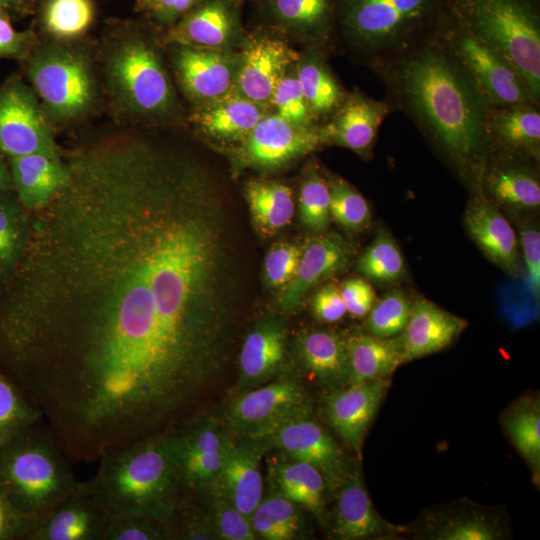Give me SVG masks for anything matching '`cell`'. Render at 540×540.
<instances>
[{
    "instance_id": "54",
    "label": "cell",
    "mask_w": 540,
    "mask_h": 540,
    "mask_svg": "<svg viewBox=\"0 0 540 540\" xmlns=\"http://www.w3.org/2000/svg\"><path fill=\"white\" fill-rule=\"evenodd\" d=\"M203 1L204 0H174L155 23L165 27H171Z\"/></svg>"
},
{
    "instance_id": "26",
    "label": "cell",
    "mask_w": 540,
    "mask_h": 540,
    "mask_svg": "<svg viewBox=\"0 0 540 540\" xmlns=\"http://www.w3.org/2000/svg\"><path fill=\"white\" fill-rule=\"evenodd\" d=\"M486 131L490 146L497 144L506 152L539 160L540 112L535 103L490 106Z\"/></svg>"
},
{
    "instance_id": "30",
    "label": "cell",
    "mask_w": 540,
    "mask_h": 540,
    "mask_svg": "<svg viewBox=\"0 0 540 540\" xmlns=\"http://www.w3.org/2000/svg\"><path fill=\"white\" fill-rule=\"evenodd\" d=\"M346 352L347 386L389 379L403 364L397 336L379 338L371 334H353L346 337Z\"/></svg>"
},
{
    "instance_id": "9",
    "label": "cell",
    "mask_w": 540,
    "mask_h": 540,
    "mask_svg": "<svg viewBox=\"0 0 540 540\" xmlns=\"http://www.w3.org/2000/svg\"><path fill=\"white\" fill-rule=\"evenodd\" d=\"M308 415H312V403L307 390L285 372L237 394L226 410L224 424L236 437L260 439L279 425Z\"/></svg>"
},
{
    "instance_id": "34",
    "label": "cell",
    "mask_w": 540,
    "mask_h": 540,
    "mask_svg": "<svg viewBox=\"0 0 540 540\" xmlns=\"http://www.w3.org/2000/svg\"><path fill=\"white\" fill-rule=\"evenodd\" d=\"M501 424L507 437L525 459L534 479L540 474V403L534 395L514 401L503 413Z\"/></svg>"
},
{
    "instance_id": "1",
    "label": "cell",
    "mask_w": 540,
    "mask_h": 540,
    "mask_svg": "<svg viewBox=\"0 0 540 540\" xmlns=\"http://www.w3.org/2000/svg\"><path fill=\"white\" fill-rule=\"evenodd\" d=\"M399 101L463 171L482 173L490 146V107L478 87L435 37L401 56L386 72Z\"/></svg>"
},
{
    "instance_id": "24",
    "label": "cell",
    "mask_w": 540,
    "mask_h": 540,
    "mask_svg": "<svg viewBox=\"0 0 540 540\" xmlns=\"http://www.w3.org/2000/svg\"><path fill=\"white\" fill-rule=\"evenodd\" d=\"M464 224L489 260L505 271H517V236L496 203L484 196L473 198L465 210Z\"/></svg>"
},
{
    "instance_id": "16",
    "label": "cell",
    "mask_w": 540,
    "mask_h": 540,
    "mask_svg": "<svg viewBox=\"0 0 540 540\" xmlns=\"http://www.w3.org/2000/svg\"><path fill=\"white\" fill-rule=\"evenodd\" d=\"M388 384L389 379H383L349 385L328 391L324 399V412L330 426L356 451L361 450Z\"/></svg>"
},
{
    "instance_id": "25",
    "label": "cell",
    "mask_w": 540,
    "mask_h": 540,
    "mask_svg": "<svg viewBox=\"0 0 540 540\" xmlns=\"http://www.w3.org/2000/svg\"><path fill=\"white\" fill-rule=\"evenodd\" d=\"M295 350L302 368L328 391L347 386L346 337L332 330L298 334Z\"/></svg>"
},
{
    "instance_id": "22",
    "label": "cell",
    "mask_w": 540,
    "mask_h": 540,
    "mask_svg": "<svg viewBox=\"0 0 540 540\" xmlns=\"http://www.w3.org/2000/svg\"><path fill=\"white\" fill-rule=\"evenodd\" d=\"M466 321L427 300L413 303L403 331L397 336L406 363L450 345L465 329Z\"/></svg>"
},
{
    "instance_id": "33",
    "label": "cell",
    "mask_w": 540,
    "mask_h": 540,
    "mask_svg": "<svg viewBox=\"0 0 540 540\" xmlns=\"http://www.w3.org/2000/svg\"><path fill=\"white\" fill-rule=\"evenodd\" d=\"M245 192L252 222L261 235H274L291 222L295 205L288 186L254 179L247 183Z\"/></svg>"
},
{
    "instance_id": "43",
    "label": "cell",
    "mask_w": 540,
    "mask_h": 540,
    "mask_svg": "<svg viewBox=\"0 0 540 540\" xmlns=\"http://www.w3.org/2000/svg\"><path fill=\"white\" fill-rule=\"evenodd\" d=\"M330 215L340 226L350 231H359L370 220L371 212L367 200L341 178L329 184Z\"/></svg>"
},
{
    "instance_id": "21",
    "label": "cell",
    "mask_w": 540,
    "mask_h": 540,
    "mask_svg": "<svg viewBox=\"0 0 540 540\" xmlns=\"http://www.w3.org/2000/svg\"><path fill=\"white\" fill-rule=\"evenodd\" d=\"M389 105L361 92L345 97L331 122L320 128L323 143L341 146L359 154L371 149Z\"/></svg>"
},
{
    "instance_id": "55",
    "label": "cell",
    "mask_w": 540,
    "mask_h": 540,
    "mask_svg": "<svg viewBox=\"0 0 540 540\" xmlns=\"http://www.w3.org/2000/svg\"><path fill=\"white\" fill-rule=\"evenodd\" d=\"M174 0H136V10L146 14L156 21L172 4Z\"/></svg>"
},
{
    "instance_id": "39",
    "label": "cell",
    "mask_w": 540,
    "mask_h": 540,
    "mask_svg": "<svg viewBox=\"0 0 540 540\" xmlns=\"http://www.w3.org/2000/svg\"><path fill=\"white\" fill-rule=\"evenodd\" d=\"M357 270L365 277L380 283L399 280L405 273V261L392 236L380 230L373 242L362 253Z\"/></svg>"
},
{
    "instance_id": "44",
    "label": "cell",
    "mask_w": 540,
    "mask_h": 540,
    "mask_svg": "<svg viewBox=\"0 0 540 540\" xmlns=\"http://www.w3.org/2000/svg\"><path fill=\"white\" fill-rule=\"evenodd\" d=\"M168 539H174L169 520L139 514L109 517L103 538V540Z\"/></svg>"
},
{
    "instance_id": "2",
    "label": "cell",
    "mask_w": 540,
    "mask_h": 540,
    "mask_svg": "<svg viewBox=\"0 0 540 540\" xmlns=\"http://www.w3.org/2000/svg\"><path fill=\"white\" fill-rule=\"evenodd\" d=\"M83 487L109 517L139 514L171 519L184 496L169 431L103 453Z\"/></svg>"
},
{
    "instance_id": "47",
    "label": "cell",
    "mask_w": 540,
    "mask_h": 540,
    "mask_svg": "<svg viewBox=\"0 0 540 540\" xmlns=\"http://www.w3.org/2000/svg\"><path fill=\"white\" fill-rule=\"evenodd\" d=\"M439 540H495L502 538L498 526L482 515H460L447 519L435 532Z\"/></svg>"
},
{
    "instance_id": "37",
    "label": "cell",
    "mask_w": 540,
    "mask_h": 540,
    "mask_svg": "<svg viewBox=\"0 0 540 540\" xmlns=\"http://www.w3.org/2000/svg\"><path fill=\"white\" fill-rule=\"evenodd\" d=\"M296 76L312 115L330 114L345 99L339 84L317 56H309L301 61Z\"/></svg>"
},
{
    "instance_id": "20",
    "label": "cell",
    "mask_w": 540,
    "mask_h": 540,
    "mask_svg": "<svg viewBox=\"0 0 540 540\" xmlns=\"http://www.w3.org/2000/svg\"><path fill=\"white\" fill-rule=\"evenodd\" d=\"M240 0H204L169 27V43L219 49L238 33Z\"/></svg>"
},
{
    "instance_id": "40",
    "label": "cell",
    "mask_w": 540,
    "mask_h": 540,
    "mask_svg": "<svg viewBox=\"0 0 540 540\" xmlns=\"http://www.w3.org/2000/svg\"><path fill=\"white\" fill-rule=\"evenodd\" d=\"M299 219L314 233L324 231L330 222L329 184L314 167H309L301 182L298 197Z\"/></svg>"
},
{
    "instance_id": "12",
    "label": "cell",
    "mask_w": 540,
    "mask_h": 540,
    "mask_svg": "<svg viewBox=\"0 0 540 540\" xmlns=\"http://www.w3.org/2000/svg\"><path fill=\"white\" fill-rule=\"evenodd\" d=\"M323 144L320 128L295 125L278 114L264 116L244 138L241 162L253 168L276 169Z\"/></svg>"
},
{
    "instance_id": "52",
    "label": "cell",
    "mask_w": 540,
    "mask_h": 540,
    "mask_svg": "<svg viewBox=\"0 0 540 540\" xmlns=\"http://www.w3.org/2000/svg\"><path fill=\"white\" fill-rule=\"evenodd\" d=\"M314 317L323 323H334L341 320L347 313L340 288L329 284L320 288L312 299Z\"/></svg>"
},
{
    "instance_id": "17",
    "label": "cell",
    "mask_w": 540,
    "mask_h": 540,
    "mask_svg": "<svg viewBox=\"0 0 540 540\" xmlns=\"http://www.w3.org/2000/svg\"><path fill=\"white\" fill-rule=\"evenodd\" d=\"M248 43L235 81L239 94L262 105L271 101L278 82L294 60V52L282 39L268 35L253 37Z\"/></svg>"
},
{
    "instance_id": "56",
    "label": "cell",
    "mask_w": 540,
    "mask_h": 540,
    "mask_svg": "<svg viewBox=\"0 0 540 540\" xmlns=\"http://www.w3.org/2000/svg\"><path fill=\"white\" fill-rule=\"evenodd\" d=\"M30 5L27 0H0V11L11 17L25 13Z\"/></svg>"
},
{
    "instance_id": "36",
    "label": "cell",
    "mask_w": 540,
    "mask_h": 540,
    "mask_svg": "<svg viewBox=\"0 0 540 540\" xmlns=\"http://www.w3.org/2000/svg\"><path fill=\"white\" fill-rule=\"evenodd\" d=\"M299 506L285 498L276 489L262 496L249 516L256 538L264 540H291L303 530Z\"/></svg>"
},
{
    "instance_id": "11",
    "label": "cell",
    "mask_w": 540,
    "mask_h": 540,
    "mask_svg": "<svg viewBox=\"0 0 540 540\" xmlns=\"http://www.w3.org/2000/svg\"><path fill=\"white\" fill-rule=\"evenodd\" d=\"M259 440L268 448H278L286 456L315 467L330 489H338L350 473L343 451L312 415L289 420Z\"/></svg>"
},
{
    "instance_id": "49",
    "label": "cell",
    "mask_w": 540,
    "mask_h": 540,
    "mask_svg": "<svg viewBox=\"0 0 540 540\" xmlns=\"http://www.w3.org/2000/svg\"><path fill=\"white\" fill-rule=\"evenodd\" d=\"M11 17L0 11V58L24 60L38 42L32 30L17 31Z\"/></svg>"
},
{
    "instance_id": "10",
    "label": "cell",
    "mask_w": 540,
    "mask_h": 540,
    "mask_svg": "<svg viewBox=\"0 0 540 540\" xmlns=\"http://www.w3.org/2000/svg\"><path fill=\"white\" fill-rule=\"evenodd\" d=\"M51 125L36 94L19 76L0 86V154L60 155Z\"/></svg>"
},
{
    "instance_id": "15",
    "label": "cell",
    "mask_w": 540,
    "mask_h": 540,
    "mask_svg": "<svg viewBox=\"0 0 540 540\" xmlns=\"http://www.w3.org/2000/svg\"><path fill=\"white\" fill-rule=\"evenodd\" d=\"M286 353L284 320L274 315L263 318L243 341L236 393L264 385L285 373Z\"/></svg>"
},
{
    "instance_id": "5",
    "label": "cell",
    "mask_w": 540,
    "mask_h": 540,
    "mask_svg": "<svg viewBox=\"0 0 540 540\" xmlns=\"http://www.w3.org/2000/svg\"><path fill=\"white\" fill-rule=\"evenodd\" d=\"M454 16L503 55L530 97L540 96V13L536 0H447Z\"/></svg>"
},
{
    "instance_id": "50",
    "label": "cell",
    "mask_w": 540,
    "mask_h": 540,
    "mask_svg": "<svg viewBox=\"0 0 540 540\" xmlns=\"http://www.w3.org/2000/svg\"><path fill=\"white\" fill-rule=\"evenodd\" d=\"M32 518L21 512L0 485V540H26Z\"/></svg>"
},
{
    "instance_id": "45",
    "label": "cell",
    "mask_w": 540,
    "mask_h": 540,
    "mask_svg": "<svg viewBox=\"0 0 540 540\" xmlns=\"http://www.w3.org/2000/svg\"><path fill=\"white\" fill-rule=\"evenodd\" d=\"M302 245L280 241L272 245L263 264V278L271 289H282L294 277L297 270Z\"/></svg>"
},
{
    "instance_id": "42",
    "label": "cell",
    "mask_w": 540,
    "mask_h": 540,
    "mask_svg": "<svg viewBox=\"0 0 540 540\" xmlns=\"http://www.w3.org/2000/svg\"><path fill=\"white\" fill-rule=\"evenodd\" d=\"M197 493L207 498L208 513L214 527L223 540L257 539L249 516L238 510L222 493L212 486H206Z\"/></svg>"
},
{
    "instance_id": "57",
    "label": "cell",
    "mask_w": 540,
    "mask_h": 540,
    "mask_svg": "<svg viewBox=\"0 0 540 540\" xmlns=\"http://www.w3.org/2000/svg\"><path fill=\"white\" fill-rule=\"evenodd\" d=\"M11 188H13V182L10 168H8L0 156V198Z\"/></svg>"
},
{
    "instance_id": "7",
    "label": "cell",
    "mask_w": 540,
    "mask_h": 540,
    "mask_svg": "<svg viewBox=\"0 0 540 540\" xmlns=\"http://www.w3.org/2000/svg\"><path fill=\"white\" fill-rule=\"evenodd\" d=\"M447 0H340L337 19L348 39L371 53L408 44L443 12Z\"/></svg>"
},
{
    "instance_id": "46",
    "label": "cell",
    "mask_w": 540,
    "mask_h": 540,
    "mask_svg": "<svg viewBox=\"0 0 540 540\" xmlns=\"http://www.w3.org/2000/svg\"><path fill=\"white\" fill-rule=\"evenodd\" d=\"M277 114L285 120L304 127H311L312 114L296 75L283 76L271 98Z\"/></svg>"
},
{
    "instance_id": "28",
    "label": "cell",
    "mask_w": 540,
    "mask_h": 540,
    "mask_svg": "<svg viewBox=\"0 0 540 540\" xmlns=\"http://www.w3.org/2000/svg\"><path fill=\"white\" fill-rule=\"evenodd\" d=\"M261 104L241 94H226L197 109L191 121L219 140L244 139L264 117Z\"/></svg>"
},
{
    "instance_id": "38",
    "label": "cell",
    "mask_w": 540,
    "mask_h": 540,
    "mask_svg": "<svg viewBox=\"0 0 540 540\" xmlns=\"http://www.w3.org/2000/svg\"><path fill=\"white\" fill-rule=\"evenodd\" d=\"M43 422L40 411L0 370V448L23 430Z\"/></svg>"
},
{
    "instance_id": "31",
    "label": "cell",
    "mask_w": 540,
    "mask_h": 540,
    "mask_svg": "<svg viewBox=\"0 0 540 540\" xmlns=\"http://www.w3.org/2000/svg\"><path fill=\"white\" fill-rule=\"evenodd\" d=\"M340 0H266L270 19L281 29L310 40L328 37Z\"/></svg>"
},
{
    "instance_id": "4",
    "label": "cell",
    "mask_w": 540,
    "mask_h": 540,
    "mask_svg": "<svg viewBox=\"0 0 540 540\" xmlns=\"http://www.w3.org/2000/svg\"><path fill=\"white\" fill-rule=\"evenodd\" d=\"M40 423L0 448V485L13 504L32 519L81 486L68 457L46 425L42 428Z\"/></svg>"
},
{
    "instance_id": "35",
    "label": "cell",
    "mask_w": 540,
    "mask_h": 540,
    "mask_svg": "<svg viewBox=\"0 0 540 540\" xmlns=\"http://www.w3.org/2000/svg\"><path fill=\"white\" fill-rule=\"evenodd\" d=\"M39 24L53 40L75 41L82 37L95 19L92 0H41Z\"/></svg>"
},
{
    "instance_id": "27",
    "label": "cell",
    "mask_w": 540,
    "mask_h": 540,
    "mask_svg": "<svg viewBox=\"0 0 540 540\" xmlns=\"http://www.w3.org/2000/svg\"><path fill=\"white\" fill-rule=\"evenodd\" d=\"M10 172L20 202L28 208L47 204L68 179L60 155L32 153L10 158Z\"/></svg>"
},
{
    "instance_id": "18",
    "label": "cell",
    "mask_w": 540,
    "mask_h": 540,
    "mask_svg": "<svg viewBox=\"0 0 540 540\" xmlns=\"http://www.w3.org/2000/svg\"><path fill=\"white\" fill-rule=\"evenodd\" d=\"M174 65L185 93L195 101L210 102L229 93L237 70L219 49L179 45Z\"/></svg>"
},
{
    "instance_id": "41",
    "label": "cell",
    "mask_w": 540,
    "mask_h": 540,
    "mask_svg": "<svg viewBox=\"0 0 540 540\" xmlns=\"http://www.w3.org/2000/svg\"><path fill=\"white\" fill-rule=\"evenodd\" d=\"M413 303L401 290H393L382 297L369 311L367 329L379 338H393L404 329Z\"/></svg>"
},
{
    "instance_id": "13",
    "label": "cell",
    "mask_w": 540,
    "mask_h": 540,
    "mask_svg": "<svg viewBox=\"0 0 540 540\" xmlns=\"http://www.w3.org/2000/svg\"><path fill=\"white\" fill-rule=\"evenodd\" d=\"M108 519L81 482L77 491L32 519L26 540H103Z\"/></svg>"
},
{
    "instance_id": "23",
    "label": "cell",
    "mask_w": 540,
    "mask_h": 540,
    "mask_svg": "<svg viewBox=\"0 0 540 540\" xmlns=\"http://www.w3.org/2000/svg\"><path fill=\"white\" fill-rule=\"evenodd\" d=\"M402 529L375 509L358 472L350 471L338 488L333 514V533L341 540L391 536Z\"/></svg>"
},
{
    "instance_id": "29",
    "label": "cell",
    "mask_w": 540,
    "mask_h": 540,
    "mask_svg": "<svg viewBox=\"0 0 540 540\" xmlns=\"http://www.w3.org/2000/svg\"><path fill=\"white\" fill-rule=\"evenodd\" d=\"M508 153V159L483 168V183L490 200L516 210L538 208L540 183L536 172Z\"/></svg>"
},
{
    "instance_id": "14",
    "label": "cell",
    "mask_w": 540,
    "mask_h": 540,
    "mask_svg": "<svg viewBox=\"0 0 540 540\" xmlns=\"http://www.w3.org/2000/svg\"><path fill=\"white\" fill-rule=\"evenodd\" d=\"M353 254V246L336 233H318L302 245L297 270L292 280L280 289L279 310L296 309L306 293L326 278L343 271Z\"/></svg>"
},
{
    "instance_id": "48",
    "label": "cell",
    "mask_w": 540,
    "mask_h": 540,
    "mask_svg": "<svg viewBox=\"0 0 540 540\" xmlns=\"http://www.w3.org/2000/svg\"><path fill=\"white\" fill-rule=\"evenodd\" d=\"M22 238V225L17 209L0 201V276L15 264Z\"/></svg>"
},
{
    "instance_id": "6",
    "label": "cell",
    "mask_w": 540,
    "mask_h": 540,
    "mask_svg": "<svg viewBox=\"0 0 540 540\" xmlns=\"http://www.w3.org/2000/svg\"><path fill=\"white\" fill-rule=\"evenodd\" d=\"M71 42L38 40L24 59L30 87L51 124L77 122L88 116L98 101L90 54Z\"/></svg>"
},
{
    "instance_id": "53",
    "label": "cell",
    "mask_w": 540,
    "mask_h": 540,
    "mask_svg": "<svg viewBox=\"0 0 540 540\" xmlns=\"http://www.w3.org/2000/svg\"><path fill=\"white\" fill-rule=\"evenodd\" d=\"M521 244L527 271L528 288L534 298L540 290V233L536 228L526 227L521 232Z\"/></svg>"
},
{
    "instance_id": "19",
    "label": "cell",
    "mask_w": 540,
    "mask_h": 540,
    "mask_svg": "<svg viewBox=\"0 0 540 540\" xmlns=\"http://www.w3.org/2000/svg\"><path fill=\"white\" fill-rule=\"evenodd\" d=\"M240 438V441L233 444L221 471L209 486L222 493L242 513L250 516L263 496L260 464L269 448L259 439Z\"/></svg>"
},
{
    "instance_id": "51",
    "label": "cell",
    "mask_w": 540,
    "mask_h": 540,
    "mask_svg": "<svg viewBox=\"0 0 540 540\" xmlns=\"http://www.w3.org/2000/svg\"><path fill=\"white\" fill-rule=\"evenodd\" d=\"M340 292L347 313L354 317L367 315L375 304V290L365 279L353 278L345 281L340 287Z\"/></svg>"
},
{
    "instance_id": "8",
    "label": "cell",
    "mask_w": 540,
    "mask_h": 540,
    "mask_svg": "<svg viewBox=\"0 0 540 540\" xmlns=\"http://www.w3.org/2000/svg\"><path fill=\"white\" fill-rule=\"evenodd\" d=\"M436 37L466 70L490 106L534 103L511 63L469 31L447 4L437 18Z\"/></svg>"
},
{
    "instance_id": "58",
    "label": "cell",
    "mask_w": 540,
    "mask_h": 540,
    "mask_svg": "<svg viewBox=\"0 0 540 540\" xmlns=\"http://www.w3.org/2000/svg\"><path fill=\"white\" fill-rule=\"evenodd\" d=\"M30 4L34 3L35 1H38V0H27Z\"/></svg>"
},
{
    "instance_id": "32",
    "label": "cell",
    "mask_w": 540,
    "mask_h": 540,
    "mask_svg": "<svg viewBox=\"0 0 540 540\" xmlns=\"http://www.w3.org/2000/svg\"><path fill=\"white\" fill-rule=\"evenodd\" d=\"M272 464V480L276 490L297 506L322 519L327 488L323 475L312 465L288 456Z\"/></svg>"
},
{
    "instance_id": "3",
    "label": "cell",
    "mask_w": 540,
    "mask_h": 540,
    "mask_svg": "<svg viewBox=\"0 0 540 540\" xmlns=\"http://www.w3.org/2000/svg\"><path fill=\"white\" fill-rule=\"evenodd\" d=\"M144 26L116 25L104 54L107 91L116 108L132 119H160L175 109V94L162 59Z\"/></svg>"
}]
</instances>
